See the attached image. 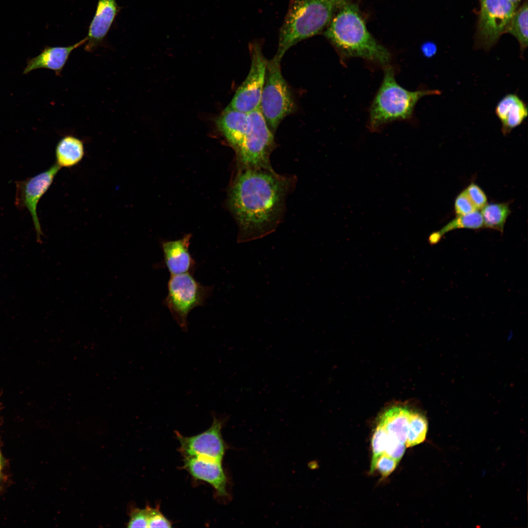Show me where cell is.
<instances>
[{
	"instance_id": "cell-24",
	"label": "cell",
	"mask_w": 528,
	"mask_h": 528,
	"mask_svg": "<svg viewBox=\"0 0 528 528\" xmlns=\"http://www.w3.org/2000/svg\"><path fill=\"white\" fill-rule=\"evenodd\" d=\"M388 435L383 427L378 422L372 440V458L370 473H373L379 458L384 453Z\"/></svg>"
},
{
	"instance_id": "cell-15",
	"label": "cell",
	"mask_w": 528,
	"mask_h": 528,
	"mask_svg": "<svg viewBox=\"0 0 528 528\" xmlns=\"http://www.w3.org/2000/svg\"><path fill=\"white\" fill-rule=\"evenodd\" d=\"M219 129L237 152L250 130L248 113L226 108L217 118Z\"/></svg>"
},
{
	"instance_id": "cell-18",
	"label": "cell",
	"mask_w": 528,
	"mask_h": 528,
	"mask_svg": "<svg viewBox=\"0 0 528 528\" xmlns=\"http://www.w3.org/2000/svg\"><path fill=\"white\" fill-rule=\"evenodd\" d=\"M412 411L407 407H392L382 414L378 422L389 437L405 444Z\"/></svg>"
},
{
	"instance_id": "cell-22",
	"label": "cell",
	"mask_w": 528,
	"mask_h": 528,
	"mask_svg": "<svg viewBox=\"0 0 528 528\" xmlns=\"http://www.w3.org/2000/svg\"><path fill=\"white\" fill-rule=\"evenodd\" d=\"M505 32L513 36L518 41L521 49L528 46V4L526 2L515 11L510 20Z\"/></svg>"
},
{
	"instance_id": "cell-12",
	"label": "cell",
	"mask_w": 528,
	"mask_h": 528,
	"mask_svg": "<svg viewBox=\"0 0 528 528\" xmlns=\"http://www.w3.org/2000/svg\"><path fill=\"white\" fill-rule=\"evenodd\" d=\"M221 461L198 457H184V467L194 478L211 484L220 497H226L227 477Z\"/></svg>"
},
{
	"instance_id": "cell-14",
	"label": "cell",
	"mask_w": 528,
	"mask_h": 528,
	"mask_svg": "<svg viewBox=\"0 0 528 528\" xmlns=\"http://www.w3.org/2000/svg\"><path fill=\"white\" fill-rule=\"evenodd\" d=\"M191 238L186 234L180 239L162 242L164 263L171 275L194 270L196 262L189 249Z\"/></svg>"
},
{
	"instance_id": "cell-31",
	"label": "cell",
	"mask_w": 528,
	"mask_h": 528,
	"mask_svg": "<svg viewBox=\"0 0 528 528\" xmlns=\"http://www.w3.org/2000/svg\"><path fill=\"white\" fill-rule=\"evenodd\" d=\"M437 48L436 44L431 42H427L423 44L421 46V51L424 56L427 57H432L437 52Z\"/></svg>"
},
{
	"instance_id": "cell-7",
	"label": "cell",
	"mask_w": 528,
	"mask_h": 528,
	"mask_svg": "<svg viewBox=\"0 0 528 528\" xmlns=\"http://www.w3.org/2000/svg\"><path fill=\"white\" fill-rule=\"evenodd\" d=\"M250 130L243 144L236 152L241 170L272 169L270 155L274 147L273 133L260 108L248 113Z\"/></svg>"
},
{
	"instance_id": "cell-2",
	"label": "cell",
	"mask_w": 528,
	"mask_h": 528,
	"mask_svg": "<svg viewBox=\"0 0 528 528\" xmlns=\"http://www.w3.org/2000/svg\"><path fill=\"white\" fill-rule=\"evenodd\" d=\"M341 57H359L384 66L389 65L391 54L367 28L358 6L345 0L323 32Z\"/></svg>"
},
{
	"instance_id": "cell-8",
	"label": "cell",
	"mask_w": 528,
	"mask_h": 528,
	"mask_svg": "<svg viewBox=\"0 0 528 528\" xmlns=\"http://www.w3.org/2000/svg\"><path fill=\"white\" fill-rule=\"evenodd\" d=\"M249 49L251 56L249 73L227 107L247 113L260 108L267 62L259 41L251 42Z\"/></svg>"
},
{
	"instance_id": "cell-16",
	"label": "cell",
	"mask_w": 528,
	"mask_h": 528,
	"mask_svg": "<svg viewBox=\"0 0 528 528\" xmlns=\"http://www.w3.org/2000/svg\"><path fill=\"white\" fill-rule=\"evenodd\" d=\"M495 113L502 124L501 132L506 136L524 122L528 110L526 103L517 94L510 93L498 103Z\"/></svg>"
},
{
	"instance_id": "cell-9",
	"label": "cell",
	"mask_w": 528,
	"mask_h": 528,
	"mask_svg": "<svg viewBox=\"0 0 528 528\" xmlns=\"http://www.w3.org/2000/svg\"><path fill=\"white\" fill-rule=\"evenodd\" d=\"M516 7L510 0H482L478 33L483 47L489 48L505 32Z\"/></svg>"
},
{
	"instance_id": "cell-30",
	"label": "cell",
	"mask_w": 528,
	"mask_h": 528,
	"mask_svg": "<svg viewBox=\"0 0 528 528\" xmlns=\"http://www.w3.org/2000/svg\"><path fill=\"white\" fill-rule=\"evenodd\" d=\"M148 513L147 507L145 509L136 508L131 514L128 524L129 528H148Z\"/></svg>"
},
{
	"instance_id": "cell-10",
	"label": "cell",
	"mask_w": 528,
	"mask_h": 528,
	"mask_svg": "<svg viewBox=\"0 0 528 528\" xmlns=\"http://www.w3.org/2000/svg\"><path fill=\"white\" fill-rule=\"evenodd\" d=\"M61 167L54 164L48 169L25 180L16 182L15 205L26 208L30 212L36 232L37 240L42 242L43 235L37 213V207L42 197L46 192Z\"/></svg>"
},
{
	"instance_id": "cell-25",
	"label": "cell",
	"mask_w": 528,
	"mask_h": 528,
	"mask_svg": "<svg viewBox=\"0 0 528 528\" xmlns=\"http://www.w3.org/2000/svg\"><path fill=\"white\" fill-rule=\"evenodd\" d=\"M464 191L477 210H481L487 204L486 196L477 184L471 183Z\"/></svg>"
},
{
	"instance_id": "cell-19",
	"label": "cell",
	"mask_w": 528,
	"mask_h": 528,
	"mask_svg": "<svg viewBox=\"0 0 528 528\" xmlns=\"http://www.w3.org/2000/svg\"><path fill=\"white\" fill-rule=\"evenodd\" d=\"M84 155L83 141L71 134L64 136L56 146V164L61 168H70L77 165Z\"/></svg>"
},
{
	"instance_id": "cell-4",
	"label": "cell",
	"mask_w": 528,
	"mask_h": 528,
	"mask_svg": "<svg viewBox=\"0 0 528 528\" xmlns=\"http://www.w3.org/2000/svg\"><path fill=\"white\" fill-rule=\"evenodd\" d=\"M438 90L409 91L397 84L393 67L385 66L382 84L370 109L369 127L376 131L394 121L410 118L418 100L429 95L440 94Z\"/></svg>"
},
{
	"instance_id": "cell-3",
	"label": "cell",
	"mask_w": 528,
	"mask_h": 528,
	"mask_svg": "<svg viewBox=\"0 0 528 528\" xmlns=\"http://www.w3.org/2000/svg\"><path fill=\"white\" fill-rule=\"evenodd\" d=\"M345 0H290L280 29L277 52L281 61L286 51L299 42L323 32Z\"/></svg>"
},
{
	"instance_id": "cell-33",
	"label": "cell",
	"mask_w": 528,
	"mask_h": 528,
	"mask_svg": "<svg viewBox=\"0 0 528 528\" xmlns=\"http://www.w3.org/2000/svg\"></svg>"
},
{
	"instance_id": "cell-13",
	"label": "cell",
	"mask_w": 528,
	"mask_h": 528,
	"mask_svg": "<svg viewBox=\"0 0 528 528\" xmlns=\"http://www.w3.org/2000/svg\"><path fill=\"white\" fill-rule=\"evenodd\" d=\"M120 9L115 0H98L86 37V51H92L102 43Z\"/></svg>"
},
{
	"instance_id": "cell-1",
	"label": "cell",
	"mask_w": 528,
	"mask_h": 528,
	"mask_svg": "<svg viewBox=\"0 0 528 528\" xmlns=\"http://www.w3.org/2000/svg\"><path fill=\"white\" fill-rule=\"evenodd\" d=\"M293 184L291 177L280 175L272 168L241 170L228 195V205L239 227V242L275 231Z\"/></svg>"
},
{
	"instance_id": "cell-23",
	"label": "cell",
	"mask_w": 528,
	"mask_h": 528,
	"mask_svg": "<svg viewBox=\"0 0 528 528\" xmlns=\"http://www.w3.org/2000/svg\"><path fill=\"white\" fill-rule=\"evenodd\" d=\"M427 422L422 415L412 411L405 445L406 447L415 446L422 442L426 438Z\"/></svg>"
},
{
	"instance_id": "cell-27",
	"label": "cell",
	"mask_w": 528,
	"mask_h": 528,
	"mask_svg": "<svg viewBox=\"0 0 528 528\" xmlns=\"http://www.w3.org/2000/svg\"><path fill=\"white\" fill-rule=\"evenodd\" d=\"M406 445L388 436L384 453L399 462L405 451Z\"/></svg>"
},
{
	"instance_id": "cell-28",
	"label": "cell",
	"mask_w": 528,
	"mask_h": 528,
	"mask_svg": "<svg viewBox=\"0 0 528 528\" xmlns=\"http://www.w3.org/2000/svg\"><path fill=\"white\" fill-rule=\"evenodd\" d=\"M148 513V528H171L172 523L157 508L147 507Z\"/></svg>"
},
{
	"instance_id": "cell-11",
	"label": "cell",
	"mask_w": 528,
	"mask_h": 528,
	"mask_svg": "<svg viewBox=\"0 0 528 528\" xmlns=\"http://www.w3.org/2000/svg\"><path fill=\"white\" fill-rule=\"evenodd\" d=\"M224 422L223 419L215 416L210 428L197 435L185 437L176 431L180 452L184 457H201L222 462L226 449L221 433Z\"/></svg>"
},
{
	"instance_id": "cell-32",
	"label": "cell",
	"mask_w": 528,
	"mask_h": 528,
	"mask_svg": "<svg viewBox=\"0 0 528 528\" xmlns=\"http://www.w3.org/2000/svg\"><path fill=\"white\" fill-rule=\"evenodd\" d=\"M516 6L521 0H510Z\"/></svg>"
},
{
	"instance_id": "cell-6",
	"label": "cell",
	"mask_w": 528,
	"mask_h": 528,
	"mask_svg": "<svg viewBox=\"0 0 528 528\" xmlns=\"http://www.w3.org/2000/svg\"><path fill=\"white\" fill-rule=\"evenodd\" d=\"M191 273L171 275L168 282V294L163 301L183 330H187L190 311L203 306L212 290L211 286L197 281Z\"/></svg>"
},
{
	"instance_id": "cell-26",
	"label": "cell",
	"mask_w": 528,
	"mask_h": 528,
	"mask_svg": "<svg viewBox=\"0 0 528 528\" xmlns=\"http://www.w3.org/2000/svg\"><path fill=\"white\" fill-rule=\"evenodd\" d=\"M454 209L457 216L467 215L478 210L473 204L464 190L456 197Z\"/></svg>"
},
{
	"instance_id": "cell-29",
	"label": "cell",
	"mask_w": 528,
	"mask_h": 528,
	"mask_svg": "<svg viewBox=\"0 0 528 528\" xmlns=\"http://www.w3.org/2000/svg\"><path fill=\"white\" fill-rule=\"evenodd\" d=\"M398 462L383 453L378 459L375 466L383 477H387L395 469Z\"/></svg>"
},
{
	"instance_id": "cell-17",
	"label": "cell",
	"mask_w": 528,
	"mask_h": 528,
	"mask_svg": "<svg viewBox=\"0 0 528 528\" xmlns=\"http://www.w3.org/2000/svg\"><path fill=\"white\" fill-rule=\"evenodd\" d=\"M86 42L85 38L71 45L45 48L41 54L29 61L23 73L38 68H47L54 71L57 75H60L71 52L85 44Z\"/></svg>"
},
{
	"instance_id": "cell-21",
	"label": "cell",
	"mask_w": 528,
	"mask_h": 528,
	"mask_svg": "<svg viewBox=\"0 0 528 528\" xmlns=\"http://www.w3.org/2000/svg\"><path fill=\"white\" fill-rule=\"evenodd\" d=\"M481 210L484 227L503 232L511 212L508 203H487Z\"/></svg>"
},
{
	"instance_id": "cell-5",
	"label": "cell",
	"mask_w": 528,
	"mask_h": 528,
	"mask_svg": "<svg viewBox=\"0 0 528 528\" xmlns=\"http://www.w3.org/2000/svg\"><path fill=\"white\" fill-rule=\"evenodd\" d=\"M281 62L274 57L267 60L260 109L274 133L279 124L295 111L296 105L281 70Z\"/></svg>"
},
{
	"instance_id": "cell-20",
	"label": "cell",
	"mask_w": 528,
	"mask_h": 528,
	"mask_svg": "<svg viewBox=\"0 0 528 528\" xmlns=\"http://www.w3.org/2000/svg\"><path fill=\"white\" fill-rule=\"evenodd\" d=\"M484 227L481 212L476 210L470 214L459 215L449 222L440 230L431 234L429 237L431 244L437 243L447 232L457 229H479Z\"/></svg>"
}]
</instances>
